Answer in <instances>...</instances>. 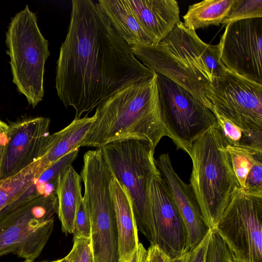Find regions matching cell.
<instances>
[{
    "mask_svg": "<svg viewBox=\"0 0 262 262\" xmlns=\"http://www.w3.org/2000/svg\"><path fill=\"white\" fill-rule=\"evenodd\" d=\"M70 23L57 62L55 87L75 119L108 97L156 73L145 66L112 27L98 3L73 0Z\"/></svg>",
    "mask_w": 262,
    "mask_h": 262,
    "instance_id": "6da1fadb",
    "label": "cell"
},
{
    "mask_svg": "<svg viewBox=\"0 0 262 262\" xmlns=\"http://www.w3.org/2000/svg\"><path fill=\"white\" fill-rule=\"evenodd\" d=\"M130 47L145 66L185 89L213 112L214 85L225 67L217 45L205 43L180 21L158 43Z\"/></svg>",
    "mask_w": 262,
    "mask_h": 262,
    "instance_id": "7a4b0ae2",
    "label": "cell"
},
{
    "mask_svg": "<svg viewBox=\"0 0 262 262\" xmlns=\"http://www.w3.org/2000/svg\"><path fill=\"white\" fill-rule=\"evenodd\" d=\"M156 74L115 93L97 107L95 119L81 146L101 147L112 142L136 139L155 148L167 136L159 101Z\"/></svg>",
    "mask_w": 262,
    "mask_h": 262,
    "instance_id": "3957f363",
    "label": "cell"
},
{
    "mask_svg": "<svg viewBox=\"0 0 262 262\" xmlns=\"http://www.w3.org/2000/svg\"><path fill=\"white\" fill-rule=\"evenodd\" d=\"M228 144L219 127H212L196 139L187 152L192 162L189 184L210 229L216 227L241 188Z\"/></svg>",
    "mask_w": 262,
    "mask_h": 262,
    "instance_id": "277c9868",
    "label": "cell"
},
{
    "mask_svg": "<svg viewBox=\"0 0 262 262\" xmlns=\"http://www.w3.org/2000/svg\"><path fill=\"white\" fill-rule=\"evenodd\" d=\"M100 149L112 175L129 198L138 230L155 245L150 196L152 180L160 174L154 158L155 148L144 141L126 139Z\"/></svg>",
    "mask_w": 262,
    "mask_h": 262,
    "instance_id": "5b68a950",
    "label": "cell"
},
{
    "mask_svg": "<svg viewBox=\"0 0 262 262\" xmlns=\"http://www.w3.org/2000/svg\"><path fill=\"white\" fill-rule=\"evenodd\" d=\"M12 81L33 107L42 101L43 75L50 56L35 13L28 5L11 19L6 34Z\"/></svg>",
    "mask_w": 262,
    "mask_h": 262,
    "instance_id": "8992f818",
    "label": "cell"
},
{
    "mask_svg": "<svg viewBox=\"0 0 262 262\" xmlns=\"http://www.w3.org/2000/svg\"><path fill=\"white\" fill-rule=\"evenodd\" d=\"M84 183L83 203L91 224L94 262H119V236L110 184L112 174L102 157L83 160L80 173Z\"/></svg>",
    "mask_w": 262,
    "mask_h": 262,
    "instance_id": "52a82bcc",
    "label": "cell"
},
{
    "mask_svg": "<svg viewBox=\"0 0 262 262\" xmlns=\"http://www.w3.org/2000/svg\"><path fill=\"white\" fill-rule=\"evenodd\" d=\"M58 212L56 194L37 198L0 215V256L10 253L34 260L41 254Z\"/></svg>",
    "mask_w": 262,
    "mask_h": 262,
    "instance_id": "ba28073f",
    "label": "cell"
},
{
    "mask_svg": "<svg viewBox=\"0 0 262 262\" xmlns=\"http://www.w3.org/2000/svg\"><path fill=\"white\" fill-rule=\"evenodd\" d=\"M157 83L167 136L177 149L187 153L196 139L209 129L218 127L216 118L204 104L166 77L157 74Z\"/></svg>",
    "mask_w": 262,
    "mask_h": 262,
    "instance_id": "9c48e42d",
    "label": "cell"
},
{
    "mask_svg": "<svg viewBox=\"0 0 262 262\" xmlns=\"http://www.w3.org/2000/svg\"><path fill=\"white\" fill-rule=\"evenodd\" d=\"M214 229L235 257L262 262V195L237 190Z\"/></svg>",
    "mask_w": 262,
    "mask_h": 262,
    "instance_id": "30bf717a",
    "label": "cell"
},
{
    "mask_svg": "<svg viewBox=\"0 0 262 262\" xmlns=\"http://www.w3.org/2000/svg\"><path fill=\"white\" fill-rule=\"evenodd\" d=\"M214 112L242 129L262 133V84L225 67L213 88Z\"/></svg>",
    "mask_w": 262,
    "mask_h": 262,
    "instance_id": "8fae6325",
    "label": "cell"
},
{
    "mask_svg": "<svg viewBox=\"0 0 262 262\" xmlns=\"http://www.w3.org/2000/svg\"><path fill=\"white\" fill-rule=\"evenodd\" d=\"M217 46L226 69L262 84V17L229 23Z\"/></svg>",
    "mask_w": 262,
    "mask_h": 262,
    "instance_id": "7c38bea8",
    "label": "cell"
},
{
    "mask_svg": "<svg viewBox=\"0 0 262 262\" xmlns=\"http://www.w3.org/2000/svg\"><path fill=\"white\" fill-rule=\"evenodd\" d=\"M50 119L38 117L8 125L1 180L19 173L46 153L51 134Z\"/></svg>",
    "mask_w": 262,
    "mask_h": 262,
    "instance_id": "4fadbf2b",
    "label": "cell"
},
{
    "mask_svg": "<svg viewBox=\"0 0 262 262\" xmlns=\"http://www.w3.org/2000/svg\"><path fill=\"white\" fill-rule=\"evenodd\" d=\"M150 196L155 245L169 258L188 252L185 223L161 173L152 180Z\"/></svg>",
    "mask_w": 262,
    "mask_h": 262,
    "instance_id": "5bb4252c",
    "label": "cell"
},
{
    "mask_svg": "<svg viewBox=\"0 0 262 262\" xmlns=\"http://www.w3.org/2000/svg\"><path fill=\"white\" fill-rule=\"evenodd\" d=\"M161 175L169 188L185 223L188 235V251L195 248L209 232L201 209L190 187L176 173L168 153L156 160Z\"/></svg>",
    "mask_w": 262,
    "mask_h": 262,
    "instance_id": "9a60e30c",
    "label": "cell"
},
{
    "mask_svg": "<svg viewBox=\"0 0 262 262\" xmlns=\"http://www.w3.org/2000/svg\"><path fill=\"white\" fill-rule=\"evenodd\" d=\"M152 44L163 40L180 21L175 0H127Z\"/></svg>",
    "mask_w": 262,
    "mask_h": 262,
    "instance_id": "2e32d148",
    "label": "cell"
},
{
    "mask_svg": "<svg viewBox=\"0 0 262 262\" xmlns=\"http://www.w3.org/2000/svg\"><path fill=\"white\" fill-rule=\"evenodd\" d=\"M110 189L118 231L119 260H127L137 250L139 243L138 230L129 198L113 175Z\"/></svg>",
    "mask_w": 262,
    "mask_h": 262,
    "instance_id": "e0dca14e",
    "label": "cell"
},
{
    "mask_svg": "<svg viewBox=\"0 0 262 262\" xmlns=\"http://www.w3.org/2000/svg\"><path fill=\"white\" fill-rule=\"evenodd\" d=\"M98 4L117 34L129 46L152 44L127 0H99Z\"/></svg>",
    "mask_w": 262,
    "mask_h": 262,
    "instance_id": "ac0fdd59",
    "label": "cell"
},
{
    "mask_svg": "<svg viewBox=\"0 0 262 262\" xmlns=\"http://www.w3.org/2000/svg\"><path fill=\"white\" fill-rule=\"evenodd\" d=\"M82 179L70 165L59 173L56 189L58 200V218L62 231L66 234H72L74 220L78 207L82 201Z\"/></svg>",
    "mask_w": 262,
    "mask_h": 262,
    "instance_id": "d6986e66",
    "label": "cell"
},
{
    "mask_svg": "<svg viewBox=\"0 0 262 262\" xmlns=\"http://www.w3.org/2000/svg\"><path fill=\"white\" fill-rule=\"evenodd\" d=\"M94 115L74 119L61 130L51 135L47 150L40 159L46 169L70 151L78 149L94 122Z\"/></svg>",
    "mask_w": 262,
    "mask_h": 262,
    "instance_id": "ffe728a7",
    "label": "cell"
},
{
    "mask_svg": "<svg viewBox=\"0 0 262 262\" xmlns=\"http://www.w3.org/2000/svg\"><path fill=\"white\" fill-rule=\"evenodd\" d=\"M234 0H205L190 5L183 16L184 25L195 30L219 25L228 14Z\"/></svg>",
    "mask_w": 262,
    "mask_h": 262,
    "instance_id": "44dd1931",
    "label": "cell"
},
{
    "mask_svg": "<svg viewBox=\"0 0 262 262\" xmlns=\"http://www.w3.org/2000/svg\"><path fill=\"white\" fill-rule=\"evenodd\" d=\"M46 169L40 159L16 174L0 181V213Z\"/></svg>",
    "mask_w": 262,
    "mask_h": 262,
    "instance_id": "7402d4cb",
    "label": "cell"
},
{
    "mask_svg": "<svg viewBox=\"0 0 262 262\" xmlns=\"http://www.w3.org/2000/svg\"><path fill=\"white\" fill-rule=\"evenodd\" d=\"M226 148L240 187L243 189L249 174L257 166L262 164V146L228 144Z\"/></svg>",
    "mask_w": 262,
    "mask_h": 262,
    "instance_id": "603a6c76",
    "label": "cell"
},
{
    "mask_svg": "<svg viewBox=\"0 0 262 262\" xmlns=\"http://www.w3.org/2000/svg\"><path fill=\"white\" fill-rule=\"evenodd\" d=\"M213 113L218 127L229 145L262 146V133L245 131L222 115L215 112Z\"/></svg>",
    "mask_w": 262,
    "mask_h": 262,
    "instance_id": "cb8c5ba5",
    "label": "cell"
},
{
    "mask_svg": "<svg viewBox=\"0 0 262 262\" xmlns=\"http://www.w3.org/2000/svg\"><path fill=\"white\" fill-rule=\"evenodd\" d=\"M262 17V0H234L221 23L224 26L239 20Z\"/></svg>",
    "mask_w": 262,
    "mask_h": 262,
    "instance_id": "d4e9b609",
    "label": "cell"
},
{
    "mask_svg": "<svg viewBox=\"0 0 262 262\" xmlns=\"http://www.w3.org/2000/svg\"><path fill=\"white\" fill-rule=\"evenodd\" d=\"M233 256L230 249L217 231L210 229L205 262H230Z\"/></svg>",
    "mask_w": 262,
    "mask_h": 262,
    "instance_id": "484cf974",
    "label": "cell"
},
{
    "mask_svg": "<svg viewBox=\"0 0 262 262\" xmlns=\"http://www.w3.org/2000/svg\"><path fill=\"white\" fill-rule=\"evenodd\" d=\"M64 258L66 262H94L91 238L74 237L72 248Z\"/></svg>",
    "mask_w": 262,
    "mask_h": 262,
    "instance_id": "4316f807",
    "label": "cell"
},
{
    "mask_svg": "<svg viewBox=\"0 0 262 262\" xmlns=\"http://www.w3.org/2000/svg\"><path fill=\"white\" fill-rule=\"evenodd\" d=\"M91 233V220L82 200L79 204L76 213L72 234L74 237L90 238Z\"/></svg>",
    "mask_w": 262,
    "mask_h": 262,
    "instance_id": "83f0119b",
    "label": "cell"
},
{
    "mask_svg": "<svg viewBox=\"0 0 262 262\" xmlns=\"http://www.w3.org/2000/svg\"><path fill=\"white\" fill-rule=\"evenodd\" d=\"M168 257L156 245L150 244L146 249L139 243L137 248V262H167Z\"/></svg>",
    "mask_w": 262,
    "mask_h": 262,
    "instance_id": "f1b7e54d",
    "label": "cell"
},
{
    "mask_svg": "<svg viewBox=\"0 0 262 262\" xmlns=\"http://www.w3.org/2000/svg\"><path fill=\"white\" fill-rule=\"evenodd\" d=\"M209 236L210 231L195 248L187 252L186 262H205Z\"/></svg>",
    "mask_w": 262,
    "mask_h": 262,
    "instance_id": "f546056e",
    "label": "cell"
},
{
    "mask_svg": "<svg viewBox=\"0 0 262 262\" xmlns=\"http://www.w3.org/2000/svg\"><path fill=\"white\" fill-rule=\"evenodd\" d=\"M8 125L5 124L0 132V181L1 169L3 160L4 149L7 141V129Z\"/></svg>",
    "mask_w": 262,
    "mask_h": 262,
    "instance_id": "4dcf8cb0",
    "label": "cell"
},
{
    "mask_svg": "<svg viewBox=\"0 0 262 262\" xmlns=\"http://www.w3.org/2000/svg\"><path fill=\"white\" fill-rule=\"evenodd\" d=\"M187 252L175 258L168 259L167 262H186Z\"/></svg>",
    "mask_w": 262,
    "mask_h": 262,
    "instance_id": "1f68e13d",
    "label": "cell"
},
{
    "mask_svg": "<svg viewBox=\"0 0 262 262\" xmlns=\"http://www.w3.org/2000/svg\"><path fill=\"white\" fill-rule=\"evenodd\" d=\"M119 262H137V250L130 259L127 260H119Z\"/></svg>",
    "mask_w": 262,
    "mask_h": 262,
    "instance_id": "d6a6232c",
    "label": "cell"
},
{
    "mask_svg": "<svg viewBox=\"0 0 262 262\" xmlns=\"http://www.w3.org/2000/svg\"><path fill=\"white\" fill-rule=\"evenodd\" d=\"M230 262H247V261H246L245 260H242L241 259H239V258H236L234 256H233Z\"/></svg>",
    "mask_w": 262,
    "mask_h": 262,
    "instance_id": "836d02e7",
    "label": "cell"
},
{
    "mask_svg": "<svg viewBox=\"0 0 262 262\" xmlns=\"http://www.w3.org/2000/svg\"><path fill=\"white\" fill-rule=\"evenodd\" d=\"M62 260V259H57V260H54V261H48V262H61ZM24 262H33V260H29V259H25V260Z\"/></svg>",
    "mask_w": 262,
    "mask_h": 262,
    "instance_id": "e575fe53",
    "label": "cell"
},
{
    "mask_svg": "<svg viewBox=\"0 0 262 262\" xmlns=\"http://www.w3.org/2000/svg\"><path fill=\"white\" fill-rule=\"evenodd\" d=\"M6 123L0 120V132Z\"/></svg>",
    "mask_w": 262,
    "mask_h": 262,
    "instance_id": "d590c367",
    "label": "cell"
},
{
    "mask_svg": "<svg viewBox=\"0 0 262 262\" xmlns=\"http://www.w3.org/2000/svg\"><path fill=\"white\" fill-rule=\"evenodd\" d=\"M61 262H66V259H65V258H64V257L62 258V261H61Z\"/></svg>",
    "mask_w": 262,
    "mask_h": 262,
    "instance_id": "8d00e7d4",
    "label": "cell"
}]
</instances>
